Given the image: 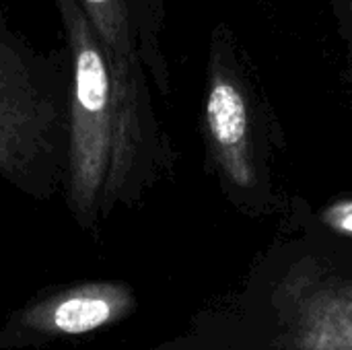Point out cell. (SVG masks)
I'll list each match as a JSON object with an SVG mask.
<instances>
[{
    "mask_svg": "<svg viewBox=\"0 0 352 350\" xmlns=\"http://www.w3.org/2000/svg\"><path fill=\"white\" fill-rule=\"evenodd\" d=\"M136 311V295L126 283L99 281L58 289L31 301L21 314V330L37 336H80L118 324Z\"/></svg>",
    "mask_w": 352,
    "mask_h": 350,
    "instance_id": "obj_5",
    "label": "cell"
},
{
    "mask_svg": "<svg viewBox=\"0 0 352 350\" xmlns=\"http://www.w3.org/2000/svg\"><path fill=\"white\" fill-rule=\"evenodd\" d=\"M322 221L332 227L334 231H340L344 235H352V200L336 202L330 208L322 212Z\"/></svg>",
    "mask_w": 352,
    "mask_h": 350,
    "instance_id": "obj_7",
    "label": "cell"
},
{
    "mask_svg": "<svg viewBox=\"0 0 352 350\" xmlns=\"http://www.w3.org/2000/svg\"><path fill=\"white\" fill-rule=\"evenodd\" d=\"M76 4L113 60L144 70L161 93L169 89L159 0H76Z\"/></svg>",
    "mask_w": 352,
    "mask_h": 350,
    "instance_id": "obj_4",
    "label": "cell"
},
{
    "mask_svg": "<svg viewBox=\"0 0 352 350\" xmlns=\"http://www.w3.org/2000/svg\"><path fill=\"white\" fill-rule=\"evenodd\" d=\"M289 336L293 350H352V278L326 281L301 295Z\"/></svg>",
    "mask_w": 352,
    "mask_h": 350,
    "instance_id": "obj_6",
    "label": "cell"
},
{
    "mask_svg": "<svg viewBox=\"0 0 352 350\" xmlns=\"http://www.w3.org/2000/svg\"><path fill=\"white\" fill-rule=\"evenodd\" d=\"M227 35L225 29H217L212 35L204 128L210 153L225 177L237 188H250L254 182L250 155V105Z\"/></svg>",
    "mask_w": 352,
    "mask_h": 350,
    "instance_id": "obj_3",
    "label": "cell"
},
{
    "mask_svg": "<svg viewBox=\"0 0 352 350\" xmlns=\"http://www.w3.org/2000/svg\"><path fill=\"white\" fill-rule=\"evenodd\" d=\"M68 93L16 43L0 14V177L47 200L66 167Z\"/></svg>",
    "mask_w": 352,
    "mask_h": 350,
    "instance_id": "obj_2",
    "label": "cell"
},
{
    "mask_svg": "<svg viewBox=\"0 0 352 350\" xmlns=\"http://www.w3.org/2000/svg\"><path fill=\"white\" fill-rule=\"evenodd\" d=\"M68 47V130L62 192L87 233L120 206L140 204L163 163L148 76L103 47L76 0H54Z\"/></svg>",
    "mask_w": 352,
    "mask_h": 350,
    "instance_id": "obj_1",
    "label": "cell"
}]
</instances>
